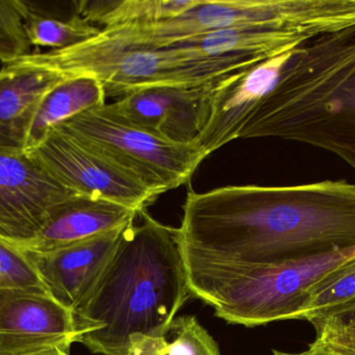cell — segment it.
Listing matches in <instances>:
<instances>
[{
	"instance_id": "1",
	"label": "cell",
	"mask_w": 355,
	"mask_h": 355,
	"mask_svg": "<svg viewBox=\"0 0 355 355\" xmlns=\"http://www.w3.org/2000/svg\"><path fill=\"white\" fill-rule=\"evenodd\" d=\"M182 208L186 266L241 268L355 248V185L345 181L189 191Z\"/></svg>"
},
{
	"instance_id": "2",
	"label": "cell",
	"mask_w": 355,
	"mask_h": 355,
	"mask_svg": "<svg viewBox=\"0 0 355 355\" xmlns=\"http://www.w3.org/2000/svg\"><path fill=\"white\" fill-rule=\"evenodd\" d=\"M190 295L177 229L141 210L73 313L75 343L96 354L127 355L141 342L164 338Z\"/></svg>"
},
{
	"instance_id": "3",
	"label": "cell",
	"mask_w": 355,
	"mask_h": 355,
	"mask_svg": "<svg viewBox=\"0 0 355 355\" xmlns=\"http://www.w3.org/2000/svg\"><path fill=\"white\" fill-rule=\"evenodd\" d=\"M239 138L308 144L355 171V25L296 47Z\"/></svg>"
},
{
	"instance_id": "4",
	"label": "cell",
	"mask_w": 355,
	"mask_h": 355,
	"mask_svg": "<svg viewBox=\"0 0 355 355\" xmlns=\"http://www.w3.org/2000/svg\"><path fill=\"white\" fill-rule=\"evenodd\" d=\"M260 62L244 56L198 58L175 48L130 47L100 33L79 45L33 52L8 64L40 67L66 77H94L103 85L106 97H123L151 88L200 87Z\"/></svg>"
},
{
	"instance_id": "5",
	"label": "cell",
	"mask_w": 355,
	"mask_h": 355,
	"mask_svg": "<svg viewBox=\"0 0 355 355\" xmlns=\"http://www.w3.org/2000/svg\"><path fill=\"white\" fill-rule=\"evenodd\" d=\"M355 256L354 249L260 266H186L191 296L231 324L260 327L300 320L308 293L321 277Z\"/></svg>"
},
{
	"instance_id": "6",
	"label": "cell",
	"mask_w": 355,
	"mask_h": 355,
	"mask_svg": "<svg viewBox=\"0 0 355 355\" xmlns=\"http://www.w3.org/2000/svg\"><path fill=\"white\" fill-rule=\"evenodd\" d=\"M254 25L295 29L309 39L355 25V0H227L207 1L173 19L102 29L130 47L162 49L177 40Z\"/></svg>"
},
{
	"instance_id": "7",
	"label": "cell",
	"mask_w": 355,
	"mask_h": 355,
	"mask_svg": "<svg viewBox=\"0 0 355 355\" xmlns=\"http://www.w3.org/2000/svg\"><path fill=\"white\" fill-rule=\"evenodd\" d=\"M128 171L157 195L189 183L208 156L198 142L179 143L132 124L108 104L54 127Z\"/></svg>"
},
{
	"instance_id": "8",
	"label": "cell",
	"mask_w": 355,
	"mask_h": 355,
	"mask_svg": "<svg viewBox=\"0 0 355 355\" xmlns=\"http://www.w3.org/2000/svg\"><path fill=\"white\" fill-rule=\"evenodd\" d=\"M25 152L76 195L101 198L137 212L159 197L135 175L58 129Z\"/></svg>"
},
{
	"instance_id": "9",
	"label": "cell",
	"mask_w": 355,
	"mask_h": 355,
	"mask_svg": "<svg viewBox=\"0 0 355 355\" xmlns=\"http://www.w3.org/2000/svg\"><path fill=\"white\" fill-rule=\"evenodd\" d=\"M76 195L25 151L0 148V238L23 247L37 237L49 210Z\"/></svg>"
},
{
	"instance_id": "10",
	"label": "cell",
	"mask_w": 355,
	"mask_h": 355,
	"mask_svg": "<svg viewBox=\"0 0 355 355\" xmlns=\"http://www.w3.org/2000/svg\"><path fill=\"white\" fill-rule=\"evenodd\" d=\"M75 343L73 313L47 292L0 290V355L70 352Z\"/></svg>"
},
{
	"instance_id": "11",
	"label": "cell",
	"mask_w": 355,
	"mask_h": 355,
	"mask_svg": "<svg viewBox=\"0 0 355 355\" xmlns=\"http://www.w3.org/2000/svg\"><path fill=\"white\" fill-rule=\"evenodd\" d=\"M294 49L216 81L206 122L196 140L208 156L239 139L252 113L279 83Z\"/></svg>"
},
{
	"instance_id": "12",
	"label": "cell",
	"mask_w": 355,
	"mask_h": 355,
	"mask_svg": "<svg viewBox=\"0 0 355 355\" xmlns=\"http://www.w3.org/2000/svg\"><path fill=\"white\" fill-rule=\"evenodd\" d=\"M127 226L51 251L22 249L49 295L74 313L95 289Z\"/></svg>"
},
{
	"instance_id": "13",
	"label": "cell",
	"mask_w": 355,
	"mask_h": 355,
	"mask_svg": "<svg viewBox=\"0 0 355 355\" xmlns=\"http://www.w3.org/2000/svg\"><path fill=\"white\" fill-rule=\"evenodd\" d=\"M215 83L189 89L151 88L127 94L108 106L128 122L160 137L192 143L206 122L209 97Z\"/></svg>"
},
{
	"instance_id": "14",
	"label": "cell",
	"mask_w": 355,
	"mask_h": 355,
	"mask_svg": "<svg viewBox=\"0 0 355 355\" xmlns=\"http://www.w3.org/2000/svg\"><path fill=\"white\" fill-rule=\"evenodd\" d=\"M139 213L101 198L75 195L54 206L37 237L21 248L47 252L66 247L127 226Z\"/></svg>"
},
{
	"instance_id": "15",
	"label": "cell",
	"mask_w": 355,
	"mask_h": 355,
	"mask_svg": "<svg viewBox=\"0 0 355 355\" xmlns=\"http://www.w3.org/2000/svg\"><path fill=\"white\" fill-rule=\"evenodd\" d=\"M66 79L40 67L3 65L0 71V148L25 151L42 100Z\"/></svg>"
},
{
	"instance_id": "16",
	"label": "cell",
	"mask_w": 355,
	"mask_h": 355,
	"mask_svg": "<svg viewBox=\"0 0 355 355\" xmlns=\"http://www.w3.org/2000/svg\"><path fill=\"white\" fill-rule=\"evenodd\" d=\"M310 40L300 31L288 27L254 25L184 38L164 48H175L198 58L244 56L265 60L290 51Z\"/></svg>"
},
{
	"instance_id": "17",
	"label": "cell",
	"mask_w": 355,
	"mask_h": 355,
	"mask_svg": "<svg viewBox=\"0 0 355 355\" xmlns=\"http://www.w3.org/2000/svg\"><path fill=\"white\" fill-rule=\"evenodd\" d=\"M106 93L98 79L91 76L67 77L50 90L40 104L31 125L25 151L39 145L51 129L68 119L105 106Z\"/></svg>"
},
{
	"instance_id": "18",
	"label": "cell",
	"mask_w": 355,
	"mask_h": 355,
	"mask_svg": "<svg viewBox=\"0 0 355 355\" xmlns=\"http://www.w3.org/2000/svg\"><path fill=\"white\" fill-rule=\"evenodd\" d=\"M202 0H81L75 1V12L87 22L103 29L124 25L147 24L173 19Z\"/></svg>"
},
{
	"instance_id": "19",
	"label": "cell",
	"mask_w": 355,
	"mask_h": 355,
	"mask_svg": "<svg viewBox=\"0 0 355 355\" xmlns=\"http://www.w3.org/2000/svg\"><path fill=\"white\" fill-rule=\"evenodd\" d=\"M355 311V256L312 286L300 320L313 325L340 319Z\"/></svg>"
},
{
	"instance_id": "20",
	"label": "cell",
	"mask_w": 355,
	"mask_h": 355,
	"mask_svg": "<svg viewBox=\"0 0 355 355\" xmlns=\"http://www.w3.org/2000/svg\"><path fill=\"white\" fill-rule=\"evenodd\" d=\"M127 355H221L218 345L196 317L175 318L164 338L146 340Z\"/></svg>"
},
{
	"instance_id": "21",
	"label": "cell",
	"mask_w": 355,
	"mask_h": 355,
	"mask_svg": "<svg viewBox=\"0 0 355 355\" xmlns=\"http://www.w3.org/2000/svg\"><path fill=\"white\" fill-rule=\"evenodd\" d=\"M25 31L33 46L64 49L97 37L102 29L75 14L69 19L40 14L33 4L25 19Z\"/></svg>"
},
{
	"instance_id": "22",
	"label": "cell",
	"mask_w": 355,
	"mask_h": 355,
	"mask_svg": "<svg viewBox=\"0 0 355 355\" xmlns=\"http://www.w3.org/2000/svg\"><path fill=\"white\" fill-rule=\"evenodd\" d=\"M33 3L22 0H0V60L14 62L33 53L25 31V19Z\"/></svg>"
},
{
	"instance_id": "23",
	"label": "cell",
	"mask_w": 355,
	"mask_h": 355,
	"mask_svg": "<svg viewBox=\"0 0 355 355\" xmlns=\"http://www.w3.org/2000/svg\"><path fill=\"white\" fill-rule=\"evenodd\" d=\"M6 289L47 292L24 250L0 238V290Z\"/></svg>"
},
{
	"instance_id": "24",
	"label": "cell",
	"mask_w": 355,
	"mask_h": 355,
	"mask_svg": "<svg viewBox=\"0 0 355 355\" xmlns=\"http://www.w3.org/2000/svg\"><path fill=\"white\" fill-rule=\"evenodd\" d=\"M314 327L317 335L315 341L336 352L355 354V325L327 321Z\"/></svg>"
},
{
	"instance_id": "25",
	"label": "cell",
	"mask_w": 355,
	"mask_h": 355,
	"mask_svg": "<svg viewBox=\"0 0 355 355\" xmlns=\"http://www.w3.org/2000/svg\"><path fill=\"white\" fill-rule=\"evenodd\" d=\"M272 355H355L343 354V352H336L327 346L322 345L319 342L314 341L309 345V348L302 352H284L279 350H273Z\"/></svg>"
},
{
	"instance_id": "26",
	"label": "cell",
	"mask_w": 355,
	"mask_h": 355,
	"mask_svg": "<svg viewBox=\"0 0 355 355\" xmlns=\"http://www.w3.org/2000/svg\"><path fill=\"white\" fill-rule=\"evenodd\" d=\"M329 321H337V322H340L342 323V324L345 325H355V311L349 313V314L345 315V316L342 317V318Z\"/></svg>"
},
{
	"instance_id": "27",
	"label": "cell",
	"mask_w": 355,
	"mask_h": 355,
	"mask_svg": "<svg viewBox=\"0 0 355 355\" xmlns=\"http://www.w3.org/2000/svg\"><path fill=\"white\" fill-rule=\"evenodd\" d=\"M37 355H70L69 352H62V350H51V352H44V354Z\"/></svg>"
}]
</instances>
